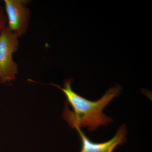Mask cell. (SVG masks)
<instances>
[{"mask_svg":"<svg viewBox=\"0 0 152 152\" xmlns=\"http://www.w3.org/2000/svg\"><path fill=\"white\" fill-rule=\"evenodd\" d=\"M72 79H66L64 87L51 84L61 90L65 96L67 102L63 113V118L67 122L71 128H87L93 132L101 126H106L113 121L110 117L104 113V108L115 98L118 96L122 88L116 84L110 88L105 94L96 101L87 99L75 92L71 85Z\"/></svg>","mask_w":152,"mask_h":152,"instance_id":"cell-1","label":"cell"},{"mask_svg":"<svg viewBox=\"0 0 152 152\" xmlns=\"http://www.w3.org/2000/svg\"><path fill=\"white\" fill-rule=\"evenodd\" d=\"M19 37L6 27L0 34V83L6 84L15 80L18 66L13 55L18 49Z\"/></svg>","mask_w":152,"mask_h":152,"instance_id":"cell-2","label":"cell"},{"mask_svg":"<svg viewBox=\"0 0 152 152\" xmlns=\"http://www.w3.org/2000/svg\"><path fill=\"white\" fill-rule=\"evenodd\" d=\"M27 0H4L7 19V27L19 38L25 34L28 28L31 13L26 5Z\"/></svg>","mask_w":152,"mask_h":152,"instance_id":"cell-3","label":"cell"},{"mask_svg":"<svg viewBox=\"0 0 152 152\" xmlns=\"http://www.w3.org/2000/svg\"><path fill=\"white\" fill-rule=\"evenodd\" d=\"M75 129L81 140V149L80 152H113L118 146L127 142L126 136L127 134V129L124 124L119 128L113 138L102 143L91 141L82 132L80 128Z\"/></svg>","mask_w":152,"mask_h":152,"instance_id":"cell-4","label":"cell"},{"mask_svg":"<svg viewBox=\"0 0 152 152\" xmlns=\"http://www.w3.org/2000/svg\"><path fill=\"white\" fill-rule=\"evenodd\" d=\"M7 25V19L4 8L0 4V34L5 28Z\"/></svg>","mask_w":152,"mask_h":152,"instance_id":"cell-5","label":"cell"}]
</instances>
